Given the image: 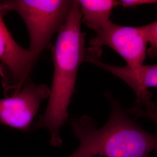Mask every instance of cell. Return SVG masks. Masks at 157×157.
<instances>
[{"instance_id":"1","label":"cell","mask_w":157,"mask_h":157,"mask_svg":"<svg viewBox=\"0 0 157 157\" xmlns=\"http://www.w3.org/2000/svg\"><path fill=\"white\" fill-rule=\"evenodd\" d=\"M82 14L77 1L66 21L58 32L56 41L51 47L54 74L50 94L45 112L32 124L31 129L47 130L51 144H62L60 130L68 119V108L75 89L78 69L86 61L88 48L85 33L81 30Z\"/></svg>"},{"instance_id":"2","label":"cell","mask_w":157,"mask_h":157,"mask_svg":"<svg viewBox=\"0 0 157 157\" xmlns=\"http://www.w3.org/2000/svg\"><path fill=\"white\" fill-rule=\"evenodd\" d=\"M106 97L111 112L101 128L88 115L70 119L79 145L67 157H149L157 153V134L141 128L111 94Z\"/></svg>"},{"instance_id":"3","label":"cell","mask_w":157,"mask_h":157,"mask_svg":"<svg viewBox=\"0 0 157 157\" xmlns=\"http://www.w3.org/2000/svg\"><path fill=\"white\" fill-rule=\"evenodd\" d=\"M73 1L71 0H5L0 1L3 16L15 12L28 29V50L37 59L40 54L52 47V40L66 21Z\"/></svg>"},{"instance_id":"4","label":"cell","mask_w":157,"mask_h":157,"mask_svg":"<svg viewBox=\"0 0 157 157\" xmlns=\"http://www.w3.org/2000/svg\"><path fill=\"white\" fill-rule=\"evenodd\" d=\"M37 59L17 43L0 12V76L6 97L16 94L31 80L30 73Z\"/></svg>"},{"instance_id":"5","label":"cell","mask_w":157,"mask_h":157,"mask_svg":"<svg viewBox=\"0 0 157 157\" xmlns=\"http://www.w3.org/2000/svg\"><path fill=\"white\" fill-rule=\"evenodd\" d=\"M149 24L139 27L119 25L109 20L89 42L90 47L106 45L115 51L127 63L136 68L143 65L148 43Z\"/></svg>"},{"instance_id":"6","label":"cell","mask_w":157,"mask_h":157,"mask_svg":"<svg viewBox=\"0 0 157 157\" xmlns=\"http://www.w3.org/2000/svg\"><path fill=\"white\" fill-rule=\"evenodd\" d=\"M50 94V87L47 84L29 80L16 94L0 98V124L28 132L42 102Z\"/></svg>"},{"instance_id":"7","label":"cell","mask_w":157,"mask_h":157,"mask_svg":"<svg viewBox=\"0 0 157 157\" xmlns=\"http://www.w3.org/2000/svg\"><path fill=\"white\" fill-rule=\"evenodd\" d=\"M101 48H88L86 61L112 73L129 86L136 95V108L146 110L157 109V105L152 100V94L148 91L157 87V65H142L136 68L127 66L117 67L102 62Z\"/></svg>"},{"instance_id":"8","label":"cell","mask_w":157,"mask_h":157,"mask_svg":"<svg viewBox=\"0 0 157 157\" xmlns=\"http://www.w3.org/2000/svg\"><path fill=\"white\" fill-rule=\"evenodd\" d=\"M82 14V22L97 33L110 19L112 10L119 6L115 0L77 1Z\"/></svg>"},{"instance_id":"9","label":"cell","mask_w":157,"mask_h":157,"mask_svg":"<svg viewBox=\"0 0 157 157\" xmlns=\"http://www.w3.org/2000/svg\"><path fill=\"white\" fill-rule=\"evenodd\" d=\"M148 43L150 48L147 51V54L150 58L157 56V21L149 24Z\"/></svg>"},{"instance_id":"10","label":"cell","mask_w":157,"mask_h":157,"mask_svg":"<svg viewBox=\"0 0 157 157\" xmlns=\"http://www.w3.org/2000/svg\"><path fill=\"white\" fill-rule=\"evenodd\" d=\"M127 112L133 118H143L151 121L157 124V109L155 110H146L143 108H132L128 109Z\"/></svg>"},{"instance_id":"11","label":"cell","mask_w":157,"mask_h":157,"mask_svg":"<svg viewBox=\"0 0 157 157\" xmlns=\"http://www.w3.org/2000/svg\"><path fill=\"white\" fill-rule=\"evenodd\" d=\"M157 4V0H121L118 1V5L124 8H134L144 4Z\"/></svg>"},{"instance_id":"12","label":"cell","mask_w":157,"mask_h":157,"mask_svg":"<svg viewBox=\"0 0 157 157\" xmlns=\"http://www.w3.org/2000/svg\"><path fill=\"white\" fill-rule=\"evenodd\" d=\"M154 157H157V153H155V154Z\"/></svg>"}]
</instances>
